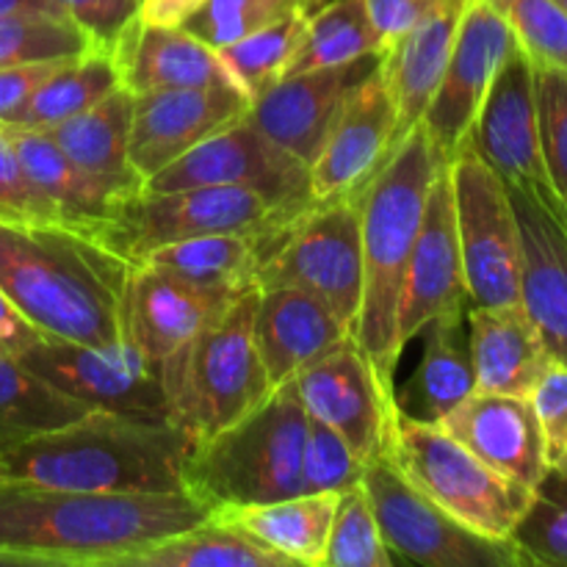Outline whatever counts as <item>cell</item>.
Wrapping results in <instances>:
<instances>
[{
	"instance_id": "cell-24",
	"label": "cell",
	"mask_w": 567,
	"mask_h": 567,
	"mask_svg": "<svg viewBox=\"0 0 567 567\" xmlns=\"http://www.w3.org/2000/svg\"><path fill=\"white\" fill-rule=\"evenodd\" d=\"M252 332L271 391L352 341V330L321 299L288 286L258 288Z\"/></svg>"
},
{
	"instance_id": "cell-25",
	"label": "cell",
	"mask_w": 567,
	"mask_h": 567,
	"mask_svg": "<svg viewBox=\"0 0 567 567\" xmlns=\"http://www.w3.org/2000/svg\"><path fill=\"white\" fill-rule=\"evenodd\" d=\"M509 188L520 227V302L548 354L567 365V221L524 188Z\"/></svg>"
},
{
	"instance_id": "cell-41",
	"label": "cell",
	"mask_w": 567,
	"mask_h": 567,
	"mask_svg": "<svg viewBox=\"0 0 567 567\" xmlns=\"http://www.w3.org/2000/svg\"><path fill=\"white\" fill-rule=\"evenodd\" d=\"M293 11H305L302 0H203L181 25L221 50Z\"/></svg>"
},
{
	"instance_id": "cell-52",
	"label": "cell",
	"mask_w": 567,
	"mask_h": 567,
	"mask_svg": "<svg viewBox=\"0 0 567 567\" xmlns=\"http://www.w3.org/2000/svg\"><path fill=\"white\" fill-rule=\"evenodd\" d=\"M22 9H42V11H55L50 6V0H0V17L11 14V11H22ZM61 14V11H55Z\"/></svg>"
},
{
	"instance_id": "cell-1",
	"label": "cell",
	"mask_w": 567,
	"mask_h": 567,
	"mask_svg": "<svg viewBox=\"0 0 567 567\" xmlns=\"http://www.w3.org/2000/svg\"><path fill=\"white\" fill-rule=\"evenodd\" d=\"M208 515L192 493H83L0 476V565L116 567Z\"/></svg>"
},
{
	"instance_id": "cell-22",
	"label": "cell",
	"mask_w": 567,
	"mask_h": 567,
	"mask_svg": "<svg viewBox=\"0 0 567 567\" xmlns=\"http://www.w3.org/2000/svg\"><path fill=\"white\" fill-rule=\"evenodd\" d=\"M120 86L131 94L155 89H238L219 50L183 25H158L133 17L109 44Z\"/></svg>"
},
{
	"instance_id": "cell-26",
	"label": "cell",
	"mask_w": 567,
	"mask_h": 567,
	"mask_svg": "<svg viewBox=\"0 0 567 567\" xmlns=\"http://www.w3.org/2000/svg\"><path fill=\"white\" fill-rule=\"evenodd\" d=\"M3 127L9 131L22 169L42 192V197L53 205L61 225L100 236V230L116 216V210L144 188V183L111 181V177L83 169L72 158H66L64 150L44 131H28V127L14 125Z\"/></svg>"
},
{
	"instance_id": "cell-29",
	"label": "cell",
	"mask_w": 567,
	"mask_h": 567,
	"mask_svg": "<svg viewBox=\"0 0 567 567\" xmlns=\"http://www.w3.org/2000/svg\"><path fill=\"white\" fill-rule=\"evenodd\" d=\"M338 496L341 491H321L297 493V496L277 498V502L233 504V507L214 509L210 518L244 532L260 546L286 557L291 565L321 567Z\"/></svg>"
},
{
	"instance_id": "cell-10",
	"label": "cell",
	"mask_w": 567,
	"mask_h": 567,
	"mask_svg": "<svg viewBox=\"0 0 567 567\" xmlns=\"http://www.w3.org/2000/svg\"><path fill=\"white\" fill-rule=\"evenodd\" d=\"M449 181L471 305L520 302L524 255L507 183L471 142L449 158Z\"/></svg>"
},
{
	"instance_id": "cell-46",
	"label": "cell",
	"mask_w": 567,
	"mask_h": 567,
	"mask_svg": "<svg viewBox=\"0 0 567 567\" xmlns=\"http://www.w3.org/2000/svg\"><path fill=\"white\" fill-rule=\"evenodd\" d=\"M0 216L17 221H44L61 225L53 205L42 197L31 177L22 169L17 150L11 144L9 131L0 125Z\"/></svg>"
},
{
	"instance_id": "cell-2",
	"label": "cell",
	"mask_w": 567,
	"mask_h": 567,
	"mask_svg": "<svg viewBox=\"0 0 567 567\" xmlns=\"http://www.w3.org/2000/svg\"><path fill=\"white\" fill-rule=\"evenodd\" d=\"M131 271V260L92 233L0 216V288L48 338L83 347L122 341Z\"/></svg>"
},
{
	"instance_id": "cell-39",
	"label": "cell",
	"mask_w": 567,
	"mask_h": 567,
	"mask_svg": "<svg viewBox=\"0 0 567 567\" xmlns=\"http://www.w3.org/2000/svg\"><path fill=\"white\" fill-rule=\"evenodd\" d=\"M524 565L567 567V474L548 471L513 532Z\"/></svg>"
},
{
	"instance_id": "cell-43",
	"label": "cell",
	"mask_w": 567,
	"mask_h": 567,
	"mask_svg": "<svg viewBox=\"0 0 567 567\" xmlns=\"http://www.w3.org/2000/svg\"><path fill=\"white\" fill-rule=\"evenodd\" d=\"M535 100L543 161L567 210V72L535 66Z\"/></svg>"
},
{
	"instance_id": "cell-32",
	"label": "cell",
	"mask_w": 567,
	"mask_h": 567,
	"mask_svg": "<svg viewBox=\"0 0 567 567\" xmlns=\"http://www.w3.org/2000/svg\"><path fill=\"white\" fill-rule=\"evenodd\" d=\"M131 120L133 94L125 86H116L86 111L44 133L64 150L66 158H72L83 169L111 177V181L144 183L127 158Z\"/></svg>"
},
{
	"instance_id": "cell-48",
	"label": "cell",
	"mask_w": 567,
	"mask_h": 567,
	"mask_svg": "<svg viewBox=\"0 0 567 567\" xmlns=\"http://www.w3.org/2000/svg\"><path fill=\"white\" fill-rule=\"evenodd\" d=\"M64 61L70 59L0 66V122H9Z\"/></svg>"
},
{
	"instance_id": "cell-4",
	"label": "cell",
	"mask_w": 567,
	"mask_h": 567,
	"mask_svg": "<svg viewBox=\"0 0 567 567\" xmlns=\"http://www.w3.org/2000/svg\"><path fill=\"white\" fill-rule=\"evenodd\" d=\"M192 449L169 419L89 410L0 454V476L83 493H186Z\"/></svg>"
},
{
	"instance_id": "cell-44",
	"label": "cell",
	"mask_w": 567,
	"mask_h": 567,
	"mask_svg": "<svg viewBox=\"0 0 567 567\" xmlns=\"http://www.w3.org/2000/svg\"><path fill=\"white\" fill-rule=\"evenodd\" d=\"M363 465L352 454V449L330 430L310 419L308 441L302 452V487L305 493L343 491L360 482Z\"/></svg>"
},
{
	"instance_id": "cell-9",
	"label": "cell",
	"mask_w": 567,
	"mask_h": 567,
	"mask_svg": "<svg viewBox=\"0 0 567 567\" xmlns=\"http://www.w3.org/2000/svg\"><path fill=\"white\" fill-rule=\"evenodd\" d=\"M255 286H288L313 293L349 330L363 299L360 194L313 203L266 249Z\"/></svg>"
},
{
	"instance_id": "cell-3",
	"label": "cell",
	"mask_w": 567,
	"mask_h": 567,
	"mask_svg": "<svg viewBox=\"0 0 567 567\" xmlns=\"http://www.w3.org/2000/svg\"><path fill=\"white\" fill-rule=\"evenodd\" d=\"M449 161L437 153L426 127L415 125L391 150L371 181L360 188V244H363V299L352 341L369 358L377 380L393 399L399 347V308L410 252L424 219L426 194Z\"/></svg>"
},
{
	"instance_id": "cell-11",
	"label": "cell",
	"mask_w": 567,
	"mask_h": 567,
	"mask_svg": "<svg viewBox=\"0 0 567 567\" xmlns=\"http://www.w3.org/2000/svg\"><path fill=\"white\" fill-rule=\"evenodd\" d=\"M380 524L382 540L396 563L424 567H526L513 540H493L468 529L421 496L391 460H369L360 474Z\"/></svg>"
},
{
	"instance_id": "cell-17",
	"label": "cell",
	"mask_w": 567,
	"mask_h": 567,
	"mask_svg": "<svg viewBox=\"0 0 567 567\" xmlns=\"http://www.w3.org/2000/svg\"><path fill=\"white\" fill-rule=\"evenodd\" d=\"M463 252H460L457 221H454L452 181L449 164L432 181L426 194L424 219L410 252L408 277H404L402 308H399V347H408L421 336L424 327L443 316L468 310Z\"/></svg>"
},
{
	"instance_id": "cell-12",
	"label": "cell",
	"mask_w": 567,
	"mask_h": 567,
	"mask_svg": "<svg viewBox=\"0 0 567 567\" xmlns=\"http://www.w3.org/2000/svg\"><path fill=\"white\" fill-rule=\"evenodd\" d=\"M197 186L249 188L288 208H308L316 203L308 164L269 142L247 116L221 127L144 183L147 192Z\"/></svg>"
},
{
	"instance_id": "cell-18",
	"label": "cell",
	"mask_w": 567,
	"mask_h": 567,
	"mask_svg": "<svg viewBox=\"0 0 567 567\" xmlns=\"http://www.w3.org/2000/svg\"><path fill=\"white\" fill-rule=\"evenodd\" d=\"M238 89H155L133 94L127 158L144 183L221 127L249 114Z\"/></svg>"
},
{
	"instance_id": "cell-36",
	"label": "cell",
	"mask_w": 567,
	"mask_h": 567,
	"mask_svg": "<svg viewBox=\"0 0 567 567\" xmlns=\"http://www.w3.org/2000/svg\"><path fill=\"white\" fill-rule=\"evenodd\" d=\"M385 50L388 44L377 31L365 0H327L308 14L305 39L286 75L352 64L365 55H382Z\"/></svg>"
},
{
	"instance_id": "cell-45",
	"label": "cell",
	"mask_w": 567,
	"mask_h": 567,
	"mask_svg": "<svg viewBox=\"0 0 567 567\" xmlns=\"http://www.w3.org/2000/svg\"><path fill=\"white\" fill-rule=\"evenodd\" d=\"M529 402L540 424L546 468L567 474V365L551 360L532 388Z\"/></svg>"
},
{
	"instance_id": "cell-47",
	"label": "cell",
	"mask_w": 567,
	"mask_h": 567,
	"mask_svg": "<svg viewBox=\"0 0 567 567\" xmlns=\"http://www.w3.org/2000/svg\"><path fill=\"white\" fill-rule=\"evenodd\" d=\"M50 6L78 22L97 48H109L116 33L142 11V0H50Z\"/></svg>"
},
{
	"instance_id": "cell-21",
	"label": "cell",
	"mask_w": 567,
	"mask_h": 567,
	"mask_svg": "<svg viewBox=\"0 0 567 567\" xmlns=\"http://www.w3.org/2000/svg\"><path fill=\"white\" fill-rule=\"evenodd\" d=\"M238 297L241 293L194 286L155 266L133 264L125 286V308H122L125 338L144 358L161 363L197 332L221 319V313Z\"/></svg>"
},
{
	"instance_id": "cell-13",
	"label": "cell",
	"mask_w": 567,
	"mask_h": 567,
	"mask_svg": "<svg viewBox=\"0 0 567 567\" xmlns=\"http://www.w3.org/2000/svg\"><path fill=\"white\" fill-rule=\"evenodd\" d=\"M20 360L89 410L169 419L158 363L144 358L127 338L105 347L44 338Z\"/></svg>"
},
{
	"instance_id": "cell-23",
	"label": "cell",
	"mask_w": 567,
	"mask_h": 567,
	"mask_svg": "<svg viewBox=\"0 0 567 567\" xmlns=\"http://www.w3.org/2000/svg\"><path fill=\"white\" fill-rule=\"evenodd\" d=\"M437 426L493 471L532 491L548 474L540 424L529 396L474 391L449 410Z\"/></svg>"
},
{
	"instance_id": "cell-15",
	"label": "cell",
	"mask_w": 567,
	"mask_h": 567,
	"mask_svg": "<svg viewBox=\"0 0 567 567\" xmlns=\"http://www.w3.org/2000/svg\"><path fill=\"white\" fill-rule=\"evenodd\" d=\"M515 48L518 39L513 28L491 0H465L452 55L421 116V125L426 127L432 144L446 161L468 138L471 125L491 92L493 78Z\"/></svg>"
},
{
	"instance_id": "cell-8",
	"label": "cell",
	"mask_w": 567,
	"mask_h": 567,
	"mask_svg": "<svg viewBox=\"0 0 567 567\" xmlns=\"http://www.w3.org/2000/svg\"><path fill=\"white\" fill-rule=\"evenodd\" d=\"M308 208H288L260 197L258 192L233 186L172 188V192L142 188L116 210L97 238L125 260L138 264L153 249L183 238L210 236V233H280Z\"/></svg>"
},
{
	"instance_id": "cell-42",
	"label": "cell",
	"mask_w": 567,
	"mask_h": 567,
	"mask_svg": "<svg viewBox=\"0 0 567 567\" xmlns=\"http://www.w3.org/2000/svg\"><path fill=\"white\" fill-rule=\"evenodd\" d=\"M535 66L567 72V11L557 0H491Z\"/></svg>"
},
{
	"instance_id": "cell-19",
	"label": "cell",
	"mask_w": 567,
	"mask_h": 567,
	"mask_svg": "<svg viewBox=\"0 0 567 567\" xmlns=\"http://www.w3.org/2000/svg\"><path fill=\"white\" fill-rule=\"evenodd\" d=\"M396 144V105L377 64L352 89L310 164V194L316 203L360 194Z\"/></svg>"
},
{
	"instance_id": "cell-16",
	"label": "cell",
	"mask_w": 567,
	"mask_h": 567,
	"mask_svg": "<svg viewBox=\"0 0 567 567\" xmlns=\"http://www.w3.org/2000/svg\"><path fill=\"white\" fill-rule=\"evenodd\" d=\"M308 419L330 426L360 463L385 454L393 399L358 343L347 341L291 380Z\"/></svg>"
},
{
	"instance_id": "cell-14",
	"label": "cell",
	"mask_w": 567,
	"mask_h": 567,
	"mask_svg": "<svg viewBox=\"0 0 567 567\" xmlns=\"http://www.w3.org/2000/svg\"><path fill=\"white\" fill-rule=\"evenodd\" d=\"M465 142H471V147L493 166V172L507 186L535 194L567 221V210L554 192L546 161H543L540 131H537L535 64L520 50V44L507 55L502 70L493 78L491 92Z\"/></svg>"
},
{
	"instance_id": "cell-40",
	"label": "cell",
	"mask_w": 567,
	"mask_h": 567,
	"mask_svg": "<svg viewBox=\"0 0 567 567\" xmlns=\"http://www.w3.org/2000/svg\"><path fill=\"white\" fill-rule=\"evenodd\" d=\"M396 559L382 540L380 524L363 485L343 487L327 540V567H391Z\"/></svg>"
},
{
	"instance_id": "cell-51",
	"label": "cell",
	"mask_w": 567,
	"mask_h": 567,
	"mask_svg": "<svg viewBox=\"0 0 567 567\" xmlns=\"http://www.w3.org/2000/svg\"><path fill=\"white\" fill-rule=\"evenodd\" d=\"M199 3L203 0H153L138 11V17L147 22H158V25H181Z\"/></svg>"
},
{
	"instance_id": "cell-33",
	"label": "cell",
	"mask_w": 567,
	"mask_h": 567,
	"mask_svg": "<svg viewBox=\"0 0 567 567\" xmlns=\"http://www.w3.org/2000/svg\"><path fill=\"white\" fill-rule=\"evenodd\" d=\"M116 567H293L286 557L208 515L203 524L147 543Z\"/></svg>"
},
{
	"instance_id": "cell-7",
	"label": "cell",
	"mask_w": 567,
	"mask_h": 567,
	"mask_svg": "<svg viewBox=\"0 0 567 567\" xmlns=\"http://www.w3.org/2000/svg\"><path fill=\"white\" fill-rule=\"evenodd\" d=\"M385 457L421 496L493 540H513L535 496L532 487L493 471L437 424L408 419L396 408L388 419Z\"/></svg>"
},
{
	"instance_id": "cell-54",
	"label": "cell",
	"mask_w": 567,
	"mask_h": 567,
	"mask_svg": "<svg viewBox=\"0 0 567 567\" xmlns=\"http://www.w3.org/2000/svg\"><path fill=\"white\" fill-rule=\"evenodd\" d=\"M557 3H559V6H563V9L567 11V0H557Z\"/></svg>"
},
{
	"instance_id": "cell-55",
	"label": "cell",
	"mask_w": 567,
	"mask_h": 567,
	"mask_svg": "<svg viewBox=\"0 0 567 567\" xmlns=\"http://www.w3.org/2000/svg\"><path fill=\"white\" fill-rule=\"evenodd\" d=\"M150 3H153V0H142V9H144V6H150Z\"/></svg>"
},
{
	"instance_id": "cell-35",
	"label": "cell",
	"mask_w": 567,
	"mask_h": 567,
	"mask_svg": "<svg viewBox=\"0 0 567 567\" xmlns=\"http://www.w3.org/2000/svg\"><path fill=\"white\" fill-rule=\"evenodd\" d=\"M116 86H120V75H116L109 48H92L78 59L64 61L3 125L50 131V127L86 111L89 105L103 100Z\"/></svg>"
},
{
	"instance_id": "cell-28",
	"label": "cell",
	"mask_w": 567,
	"mask_h": 567,
	"mask_svg": "<svg viewBox=\"0 0 567 567\" xmlns=\"http://www.w3.org/2000/svg\"><path fill=\"white\" fill-rule=\"evenodd\" d=\"M463 11L465 0H441L430 14L421 17L404 37H399L382 53L380 70L396 105L399 142L404 133L419 125L441 83Z\"/></svg>"
},
{
	"instance_id": "cell-6",
	"label": "cell",
	"mask_w": 567,
	"mask_h": 567,
	"mask_svg": "<svg viewBox=\"0 0 567 567\" xmlns=\"http://www.w3.org/2000/svg\"><path fill=\"white\" fill-rule=\"evenodd\" d=\"M255 302L258 288L158 363L166 415L194 443L241 421L271 393L255 349Z\"/></svg>"
},
{
	"instance_id": "cell-49",
	"label": "cell",
	"mask_w": 567,
	"mask_h": 567,
	"mask_svg": "<svg viewBox=\"0 0 567 567\" xmlns=\"http://www.w3.org/2000/svg\"><path fill=\"white\" fill-rule=\"evenodd\" d=\"M437 3L441 0H365V9L374 20L377 31L382 33L385 44L391 48L399 37H404Z\"/></svg>"
},
{
	"instance_id": "cell-38",
	"label": "cell",
	"mask_w": 567,
	"mask_h": 567,
	"mask_svg": "<svg viewBox=\"0 0 567 567\" xmlns=\"http://www.w3.org/2000/svg\"><path fill=\"white\" fill-rule=\"evenodd\" d=\"M97 44L70 17L22 9L0 17V66L78 59Z\"/></svg>"
},
{
	"instance_id": "cell-50",
	"label": "cell",
	"mask_w": 567,
	"mask_h": 567,
	"mask_svg": "<svg viewBox=\"0 0 567 567\" xmlns=\"http://www.w3.org/2000/svg\"><path fill=\"white\" fill-rule=\"evenodd\" d=\"M44 338L48 336H44L42 330H37V327L20 313V308L6 297L3 288H0V349L22 358V354L31 352L33 347H39Z\"/></svg>"
},
{
	"instance_id": "cell-5",
	"label": "cell",
	"mask_w": 567,
	"mask_h": 567,
	"mask_svg": "<svg viewBox=\"0 0 567 567\" xmlns=\"http://www.w3.org/2000/svg\"><path fill=\"white\" fill-rule=\"evenodd\" d=\"M308 413L291 382L275 388L252 413L203 443L186 460V493L208 513L233 504H260L305 493L302 452Z\"/></svg>"
},
{
	"instance_id": "cell-31",
	"label": "cell",
	"mask_w": 567,
	"mask_h": 567,
	"mask_svg": "<svg viewBox=\"0 0 567 567\" xmlns=\"http://www.w3.org/2000/svg\"><path fill=\"white\" fill-rule=\"evenodd\" d=\"M280 233H210V236L183 238L153 249L138 264L164 269L194 286L244 293L258 288L255 286L258 266Z\"/></svg>"
},
{
	"instance_id": "cell-27",
	"label": "cell",
	"mask_w": 567,
	"mask_h": 567,
	"mask_svg": "<svg viewBox=\"0 0 567 567\" xmlns=\"http://www.w3.org/2000/svg\"><path fill=\"white\" fill-rule=\"evenodd\" d=\"M465 327L476 391L529 396L551 354L524 302L468 305Z\"/></svg>"
},
{
	"instance_id": "cell-30",
	"label": "cell",
	"mask_w": 567,
	"mask_h": 567,
	"mask_svg": "<svg viewBox=\"0 0 567 567\" xmlns=\"http://www.w3.org/2000/svg\"><path fill=\"white\" fill-rule=\"evenodd\" d=\"M465 313L468 310L443 316L421 330L424 352L415 374L402 388H393V408L408 419L437 424L449 410L476 391Z\"/></svg>"
},
{
	"instance_id": "cell-37",
	"label": "cell",
	"mask_w": 567,
	"mask_h": 567,
	"mask_svg": "<svg viewBox=\"0 0 567 567\" xmlns=\"http://www.w3.org/2000/svg\"><path fill=\"white\" fill-rule=\"evenodd\" d=\"M305 25H308V11H293L219 50L221 61L249 100H255L286 75L288 64L305 39Z\"/></svg>"
},
{
	"instance_id": "cell-20",
	"label": "cell",
	"mask_w": 567,
	"mask_h": 567,
	"mask_svg": "<svg viewBox=\"0 0 567 567\" xmlns=\"http://www.w3.org/2000/svg\"><path fill=\"white\" fill-rule=\"evenodd\" d=\"M380 59L365 55L352 64L280 78L249 103L247 120L310 169L352 89L374 72Z\"/></svg>"
},
{
	"instance_id": "cell-53",
	"label": "cell",
	"mask_w": 567,
	"mask_h": 567,
	"mask_svg": "<svg viewBox=\"0 0 567 567\" xmlns=\"http://www.w3.org/2000/svg\"><path fill=\"white\" fill-rule=\"evenodd\" d=\"M321 3H327V0H302V6H305V11H308V14H310V11H313V9H319Z\"/></svg>"
},
{
	"instance_id": "cell-34",
	"label": "cell",
	"mask_w": 567,
	"mask_h": 567,
	"mask_svg": "<svg viewBox=\"0 0 567 567\" xmlns=\"http://www.w3.org/2000/svg\"><path fill=\"white\" fill-rule=\"evenodd\" d=\"M83 413L89 408L42 380L17 354L0 349V454L72 424Z\"/></svg>"
}]
</instances>
